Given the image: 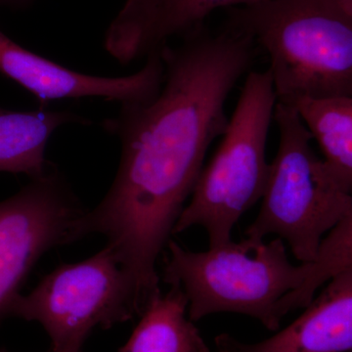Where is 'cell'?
Listing matches in <instances>:
<instances>
[{
  "label": "cell",
  "mask_w": 352,
  "mask_h": 352,
  "mask_svg": "<svg viewBox=\"0 0 352 352\" xmlns=\"http://www.w3.org/2000/svg\"><path fill=\"white\" fill-rule=\"evenodd\" d=\"M164 45L156 98L122 105L104 127L122 143L119 170L103 201L87 212L82 235L100 233L129 273L139 308L161 293L156 266L173 235L215 139L226 133V103L254 64L256 44L224 27L204 25Z\"/></svg>",
  "instance_id": "cell-1"
},
{
  "label": "cell",
  "mask_w": 352,
  "mask_h": 352,
  "mask_svg": "<svg viewBox=\"0 0 352 352\" xmlns=\"http://www.w3.org/2000/svg\"><path fill=\"white\" fill-rule=\"evenodd\" d=\"M266 0H126L109 25L106 51L129 65L157 52L173 36H184L205 25L219 8L249 6Z\"/></svg>",
  "instance_id": "cell-9"
},
{
  "label": "cell",
  "mask_w": 352,
  "mask_h": 352,
  "mask_svg": "<svg viewBox=\"0 0 352 352\" xmlns=\"http://www.w3.org/2000/svg\"><path fill=\"white\" fill-rule=\"evenodd\" d=\"M279 147L270 164L263 204L247 238L277 235L298 261H314L323 236L352 217L351 193L338 182L310 145L311 134L295 109L275 104Z\"/></svg>",
  "instance_id": "cell-4"
},
{
  "label": "cell",
  "mask_w": 352,
  "mask_h": 352,
  "mask_svg": "<svg viewBox=\"0 0 352 352\" xmlns=\"http://www.w3.org/2000/svg\"><path fill=\"white\" fill-rule=\"evenodd\" d=\"M0 352H9V351H7L6 349H0ZM50 352H76V351H51Z\"/></svg>",
  "instance_id": "cell-16"
},
{
  "label": "cell",
  "mask_w": 352,
  "mask_h": 352,
  "mask_svg": "<svg viewBox=\"0 0 352 352\" xmlns=\"http://www.w3.org/2000/svg\"><path fill=\"white\" fill-rule=\"evenodd\" d=\"M140 315L135 287L112 248L91 258L64 263L21 295L12 316L38 322L52 342L51 351L80 352L94 328Z\"/></svg>",
  "instance_id": "cell-6"
},
{
  "label": "cell",
  "mask_w": 352,
  "mask_h": 352,
  "mask_svg": "<svg viewBox=\"0 0 352 352\" xmlns=\"http://www.w3.org/2000/svg\"><path fill=\"white\" fill-rule=\"evenodd\" d=\"M69 122H87L69 111L41 106L36 110H8L0 107V173L43 176L53 164L45 159L48 141L56 129Z\"/></svg>",
  "instance_id": "cell-11"
},
{
  "label": "cell",
  "mask_w": 352,
  "mask_h": 352,
  "mask_svg": "<svg viewBox=\"0 0 352 352\" xmlns=\"http://www.w3.org/2000/svg\"><path fill=\"white\" fill-rule=\"evenodd\" d=\"M217 352H351L352 266L333 277L288 327L256 344L229 333L214 339Z\"/></svg>",
  "instance_id": "cell-10"
},
{
  "label": "cell",
  "mask_w": 352,
  "mask_h": 352,
  "mask_svg": "<svg viewBox=\"0 0 352 352\" xmlns=\"http://www.w3.org/2000/svg\"><path fill=\"white\" fill-rule=\"evenodd\" d=\"M276 102L270 69L250 72L223 138L201 170L173 235L201 226L208 248L232 241L234 226L265 189L266 142Z\"/></svg>",
  "instance_id": "cell-5"
},
{
  "label": "cell",
  "mask_w": 352,
  "mask_h": 352,
  "mask_svg": "<svg viewBox=\"0 0 352 352\" xmlns=\"http://www.w3.org/2000/svg\"><path fill=\"white\" fill-rule=\"evenodd\" d=\"M31 1L32 0H0V6L23 7Z\"/></svg>",
  "instance_id": "cell-14"
},
{
  "label": "cell",
  "mask_w": 352,
  "mask_h": 352,
  "mask_svg": "<svg viewBox=\"0 0 352 352\" xmlns=\"http://www.w3.org/2000/svg\"><path fill=\"white\" fill-rule=\"evenodd\" d=\"M295 109L338 182L352 191V96L298 99Z\"/></svg>",
  "instance_id": "cell-13"
},
{
  "label": "cell",
  "mask_w": 352,
  "mask_h": 352,
  "mask_svg": "<svg viewBox=\"0 0 352 352\" xmlns=\"http://www.w3.org/2000/svg\"><path fill=\"white\" fill-rule=\"evenodd\" d=\"M87 212L55 166L0 201V323L12 316L38 259L54 248L82 239Z\"/></svg>",
  "instance_id": "cell-7"
},
{
  "label": "cell",
  "mask_w": 352,
  "mask_h": 352,
  "mask_svg": "<svg viewBox=\"0 0 352 352\" xmlns=\"http://www.w3.org/2000/svg\"><path fill=\"white\" fill-rule=\"evenodd\" d=\"M0 75L25 88L41 106L61 99L102 98L122 105L156 98L163 87L161 53L146 57L138 73L120 78L85 75L25 50L0 31Z\"/></svg>",
  "instance_id": "cell-8"
},
{
  "label": "cell",
  "mask_w": 352,
  "mask_h": 352,
  "mask_svg": "<svg viewBox=\"0 0 352 352\" xmlns=\"http://www.w3.org/2000/svg\"><path fill=\"white\" fill-rule=\"evenodd\" d=\"M187 307L188 300L178 287L157 294L119 352H210L194 322L187 318Z\"/></svg>",
  "instance_id": "cell-12"
},
{
  "label": "cell",
  "mask_w": 352,
  "mask_h": 352,
  "mask_svg": "<svg viewBox=\"0 0 352 352\" xmlns=\"http://www.w3.org/2000/svg\"><path fill=\"white\" fill-rule=\"evenodd\" d=\"M226 27L265 51L278 103L352 96V15L337 0L232 7Z\"/></svg>",
  "instance_id": "cell-3"
},
{
  "label": "cell",
  "mask_w": 352,
  "mask_h": 352,
  "mask_svg": "<svg viewBox=\"0 0 352 352\" xmlns=\"http://www.w3.org/2000/svg\"><path fill=\"white\" fill-rule=\"evenodd\" d=\"M340 6L346 11L347 13L352 15V0H337Z\"/></svg>",
  "instance_id": "cell-15"
},
{
  "label": "cell",
  "mask_w": 352,
  "mask_h": 352,
  "mask_svg": "<svg viewBox=\"0 0 352 352\" xmlns=\"http://www.w3.org/2000/svg\"><path fill=\"white\" fill-rule=\"evenodd\" d=\"M163 279L178 287L188 300L191 321L230 312L256 319L270 331L294 310L305 308L317 289L352 266V217L322 241L314 261L293 265L283 240L245 238L241 242L190 252L168 243Z\"/></svg>",
  "instance_id": "cell-2"
}]
</instances>
